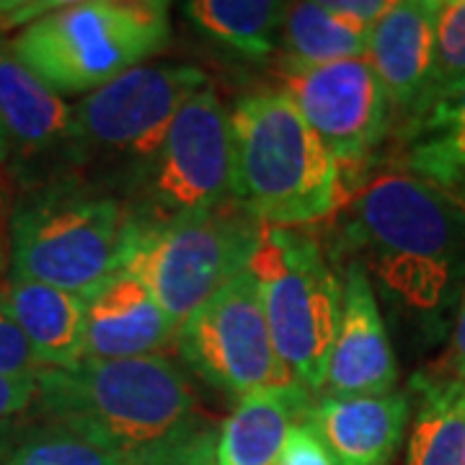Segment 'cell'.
Here are the masks:
<instances>
[{"instance_id":"6da1fadb","label":"cell","mask_w":465,"mask_h":465,"mask_svg":"<svg viewBox=\"0 0 465 465\" xmlns=\"http://www.w3.org/2000/svg\"><path fill=\"white\" fill-rule=\"evenodd\" d=\"M336 241L382 292L421 321L440 318L465 280V200L401 166L360 179L333 213ZM372 282V284H375Z\"/></svg>"},{"instance_id":"7a4b0ae2","label":"cell","mask_w":465,"mask_h":465,"mask_svg":"<svg viewBox=\"0 0 465 465\" xmlns=\"http://www.w3.org/2000/svg\"><path fill=\"white\" fill-rule=\"evenodd\" d=\"M34 382L32 403L47 424L81 434L127 465H168L213 432L189 375L166 354L42 367Z\"/></svg>"},{"instance_id":"3957f363","label":"cell","mask_w":465,"mask_h":465,"mask_svg":"<svg viewBox=\"0 0 465 465\" xmlns=\"http://www.w3.org/2000/svg\"><path fill=\"white\" fill-rule=\"evenodd\" d=\"M127 202L84 179L29 186L8 215V274L91 300L124 269L134 243Z\"/></svg>"},{"instance_id":"277c9868","label":"cell","mask_w":465,"mask_h":465,"mask_svg":"<svg viewBox=\"0 0 465 465\" xmlns=\"http://www.w3.org/2000/svg\"><path fill=\"white\" fill-rule=\"evenodd\" d=\"M235 202L259 223L305 228L344 200L339 166L282 91L251 94L231 112Z\"/></svg>"},{"instance_id":"5b68a950","label":"cell","mask_w":465,"mask_h":465,"mask_svg":"<svg viewBox=\"0 0 465 465\" xmlns=\"http://www.w3.org/2000/svg\"><path fill=\"white\" fill-rule=\"evenodd\" d=\"M171 36L168 3H57L11 39L8 52L57 96H88L145 65Z\"/></svg>"},{"instance_id":"8992f818","label":"cell","mask_w":465,"mask_h":465,"mask_svg":"<svg viewBox=\"0 0 465 465\" xmlns=\"http://www.w3.org/2000/svg\"><path fill=\"white\" fill-rule=\"evenodd\" d=\"M249 272L259 284L280 362L316 399L341 313L336 269L311 231L262 225Z\"/></svg>"},{"instance_id":"52a82bcc","label":"cell","mask_w":465,"mask_h":465,"mask_svg":"<svg viewBox=\"0 0 465 465\" xmlns=\"http://www.w3.org/2000/svg\"><path fill=\"white\" fill-rule=\"evenodd\" d=\"M207 88L192 65H140L73 104V166L137 183L153 166L186 101Z\"/></svg>"},{"instance_id":"ba28073f","label":"cell","mask_w":465,"mask_h":465,"mask_svg":"<svg viewBox=\"0 0 465 465\" xmlns=\"http://www.w3.org/2000/svg\"><path fill=\"white\" fill-rule=\"evenodd\" d=\"M262 225L241 202H231L207 215L137 231L122 272L145 284L168 318L182 326L249 269Z\"/></svg>"},{"instance_id":"9c48e42d","label":"cell","mask_w":465,"mask_h":465,"mask_svg":"<svg viewBox=\"0 0 465 465\" xmlns=\"http://www.w3.org/2000/svg\"><path fill=\"white\" fill-rule=\"evenodd\" d=\"M124 202L137 231L173 225L235 202L231 112L210 85L179 109L158 158Z\"/></svg>"},{"instance_id":"30bf717a","label":"cell","mask_w":465,"mask_h":465,"mask_svg":"<svg viewBox=\"0 0 465 465\" xmlns=\"http://www.w3.org/2000/svg\"><path fill=\"white\" fill-rule=\"evenodd\" d=\"M176 347L192 372L232 399L295 385L277 357L262 292L249 269L183 321Z\"/></svg>"},{"instance_id":"8fae6325","label":"cell","mask_w":465,"mask_h":465,"mask_svg":"<svg viewBox=\"0 0 465 465\" xmlns=\"http://www.w3.org/2000/svg\"><path fill=\"white\" fill-rule=\"evenodd\" d=\"M282 91L339 166L341 192L360 182L372 150L391 127V101L367 57L287 70Z\"/></svg>"},{"instance_id":"7c38bea8","label":"cell","mask_w":465,"mask_h":465,"mask_svg":"<svg viewBox=\"0 0 465 465\" xmlns=\"http://www.w3.org/2000/svg\"><path fill=\"white\" fill-rule=\"evenodd\" d=\"M57 161L73 166V106L0 50V176L36 186Z\"/></svg>"},{"instance_id":"4fadbf2b","label":"cell","mask_w":465,"mask_h":465,"mask_svg":"<svg viewBox=\"0 0 465 465\" xmlns=\"http://www.w3.org/2000/svg\"><path fill=\"white\" fill-rule=\"evenodd\" d=\"M341 280V313L316 399L385 396L396 391L399 362L385 331L375 284L365 266L349 262Z\"/></svg>"},{"instance_id":"5bb4252c","label":"cell","mask_w":465,"mask_h":465,"mask_svg":"<svg viewBox=\"0 0 465 465\" xmlns=\"http://www.w3.org/2000/svg\"><path fill=\"white\" fill-rule=\"evenodd\" d=\"M411 396L313 399L302 421L326 445L333 465H391L411 421Z\"/></svg>"},{"instance_id":"9a60e30c","label":"cell","mask_w":465,"mask_h":465,"mask_svg":"<svg viewBox=\"0 0 465 465\" xmlns=\"http://www.w3.org/2000/svg\"><path fill=\"white\" fill-rule=\"evenodd\" d=\"M440 0H399L370 29L367 63L391 109L406 119L427 101L434 63V24Z\"/></svg>"},{"instance_id":"2e32d148","label":"cell","mask_w":465,"mask_h":465,"mask_svg":"<svg viewBox=\"0 0 465 465\" xmlns=\"http://www.w3.org/2000/svg\"><path fill=\"white\" fill-rule=\"evenodd\" d=\"M179 326L137 277L119 272L112 282L85 300L84 360H134L163 354L176 341Z\"/></svg>"},{"instance_id":"e0dca14e","label":"cell","mask_w":465,"mask_h":465,"mask_svg":"<svg viewBox=\"0 0 465 465\" xmlns=\"http://www.w3.org/2000/svg\"><path fill=\"white\" fill-rule=\"evenodd\" d=\"M0 308L26 336L42 367H73L84 360V298L5 274L0 280Z\"/></svg>"},{"instance_id":"ac0fdd59","label":"cell","mask_w":465,"mask_h":465,"mask_svg":"<svg viewBox=\"0 0 465 465\" xmlns=\"http://www.w3.org/2000/svg\"><path fill=\"white\" fill-rule=\"evenodd\" d=\"M311 401L298 385L264 388L238 399L217 432V465H280L287 434L302 421Z\"/></svg>"},{"instance_id":"d6986e66","label":"cell","mask_w":465,"mask_h":465,"mask_svg":"<svg viewBox=\"0 0 465 465\" xmlns=\"http://www.w3.org/2000/svg\"><path fill=\"white\" fill-rule=\"evenodd\" d=\"M401 168L465 200V81L406 119Z\"/></svg>"},{"instance_id":"ffe728a7","label":"cell","mask_w":465,"mask_h":465,"mask_svg":"<svg viewBox=\"0 0 465 465\" xmlns=\"http://www.w3.org/2000/svg\"><path fill=\"white\" fill-rule=\"evenodd\" d=\"M414 421L406 465H465V382L452 375L414 381Z\"/></svg>"},{"instance_id":"44dd1931","label":"cell","mask_w":465,"mask_h":465,"mask_svg":"<svg viewBox=\"0 0 465 465\" xmlns=\"http://www.w3.org/2000/svg\"><path fill=\"white\" fill-rule=\"evenodd\" d=\"M186 18L220 45L249 60H266L277 50L287 3L274 0H192L183 3Z\"/></svg>"},{"instance_id":"7402d4cb","label":"cell","mask_w":465,"mask_h":465,"mask_svg":"<svg viewBox=\"0 0 465 465\" xmlns=\"http://www.w3.org/2000/svg\"><path fill=\"white\" fill-rule=\"evenodd\" d=\"M280 42L287 70H302L367 57L370 34L339 21L323 3H292L287 5Z\"/></svg>"},{"instance_id":"603a6c76","label":"cell","mask_w":465,"mask_h":465,"mask_svg":"<svg viewBox=\"0 0 465 465\" xmlns=\"http://www.w3.org/2000/svg\"><path fill=\"white\" fill-rule=\"evenodd\" d=\"M0 465H127L109 450L88 442L81 434L57 424H39L29 432H16Z\"/></svg>"},{"instance_id":"cb8c5ba5","label":"cell","mask_w":465,"mask_h":465,"mask_svg":"<svg viewBox=\"0 0 465 465\" xmlns=\"http://www.w3.org/2000/svg\"><path fill=\"white\" fill-rule=\"evenodd\" d=\"M465 81V0H440L434 24V63L427 101ZM424 101V104H427ZM421 104V106H424ZM419 106V109H421ZM416 109V112H419Z\"/></svg>"},{"instance_id":"d4e9b609","label":"cell","mask_w":465,"mask_h":465,"mask_svg":"<svg viewBox=\"0 0 465 465\" xmlns=\"http://www.w3.org/2000/svg\"><path fill=\"white\" fill-rule=\"evenodd\" d=\"M42 370L32 344L21 333L11 316L0 308V375L5 378H34Z\"/></svg>"},{"instance_id":"484cf974","label":"cell","mask_w":465,"mask_h":465,"mask_svg":"<svg viewBox=\"0 0 465 465\" xmlns=\"http://www.w3.org/2000/svg\"><path fill=\"white\" fill-rule=\"evenodd\" d=\"M280 465H333V460L318 434L305 421H298L287 434Z\"/></svg>"},{"instance_id":"4316f807","label":"cell","mask_w":465,"mask_h":465,"mask_svg":"<svg viewBox=\"0 0 465 465\" xmlns=\"http://www.w3.org/2000/svg\"><path fill=\"white\" fill-rule=\"evenodd\" d=\"M333 16L339 21H344L349 26L367 32L381 21L388 8L393 5L391 0H331V3H323Z\"/></svg>"},{"instance_id":"83f0119b","label":"cell","mask_w":465,"mask_h":465,"mask_svg":"<svg viewBox=\"0 0 465 465\" xmlns=\"http://www.w3.org/2000/svg\"><path fill=\"white\" fill-rule=\"evenodd\" d=\"M36 378V375H34ZM34 378H5L0 375V421H8L29 409L36 382Z\"/></svg>"},{"instance_id":"f1b7e54d","label":"cell","mask_w":465,"mask_h":465,"mask_svg":"<svg viewBox=\"0 0 465 465\" xmlns=\"http://www.w3.org/2000/svg\"><path fill=\"white\" fill-rule=\"evenodd\" d=\"M460 305L455 316V329H452V351H450V375L465 382V280L460 290Z\"/></svg>"},{"instance_id":"f546056e","label":"cell","mask_w":465,"mask_h":465,"mask_svg":"<svg viewBox=\"0 0 465 465\" xmlns=\"http://www.w3.org/2000/svg\"><path fill=\"white\" fill-rule=\"evenodd\" d=\"M168 465H217V432L202 434L200 440L192 445V448H186L176 458V460H171Z\"/></svg>"},{"instance_id":"4dcf8cb0","label":"cell","mask_w":465,"mask_h":465,"mask_svg":"<svg viewBox=\"0 0 465 465\" xmlns=\"http://www.w3.org/2000/svg\"><path fill=\"white\" fill-rule=\"evenodd\" d=\"M3 215H5V210L0 204V280L8 272V217Z\"/></svg>"},{"instance_id":"1f68e13d","label":"cell","mask_w":465,"mask_h":465,"mask_svg":"<svg viewBox=\"0 0 465 465\" xmlns=\"http://www.w3.org/2000/svg\"><path fill=\"white\" fill-rule=\"evenodd\" d=\"M16 427H14V421L8 419V421H0V458L5 455V450L11 448V442H14V437H16Z\"/></svg>"}]
</instances>
